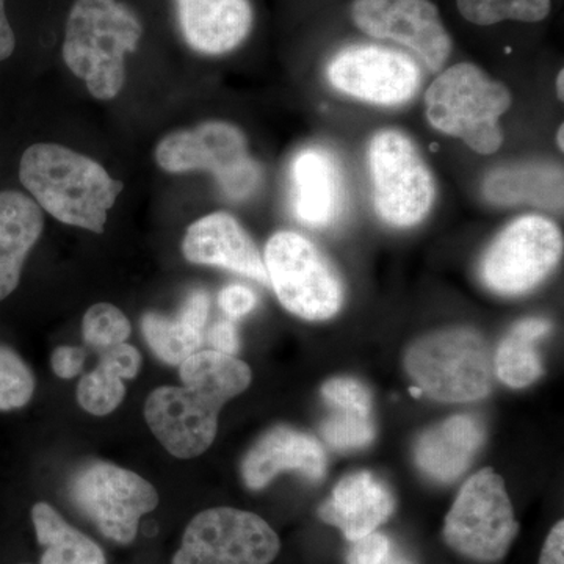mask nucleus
<instances>
[{"instance_id":"nucleus-40","label":"nucleus","mask_w":564,"mask_h":564,"mask_svg":"<svg viewBox=\"0 0 564 564\" xmlns=\"http://www.w3.org/2000/svg\"><path fill=\"white\" fill-rule=\"evenodd\" d=\"M564 126H560L558 132H556V144H558L560 150L563 151L564 148Z\"/></svg>"},{"instance_id":"nucleus-7","label":"nucleus","mask_w":564,"mask_h":564,"mask_svg":"<svg viewBox=\"0 0 564 564\" xmlns=\"http://www.w3.org/2000/svg\"><path fill=\"white\" fill-rule=\"evenodd\" d=\"M267 274L278 300L304 321H328L344 304V285L328 259L306 237L281 231L265 247Z\"/></svg>"},{"instance_id":"nucleus-12","label":"nucleus","mask_w":564,"mask_h":564,"mask_svg":"<svg viewBox=\"0 0 564 564\" xmlns=\"http://www.w3.org/2000/svg\"><path fill=\"white\" fill-rule=\"evenodd\" d=\"M70 497L102 534L121 544L135 540L141 516L159 505L154 486L109 463L84 467L70 484Z\"/></svg>"},{"instance_id":"nucleus-36","label":"nucleus","mask_w":564,"mask_h":564,"mask_svg":"<svg viewBox=\"0 0 564 564\" xmlns=\"http://www.w3.org/2000/svg\"><path fill=\"white\" fill-rule=\"evenodd\" d=\"M540 564H564V522L551 530L541 552Z\"/></svg>"},{"instance_id":"nucleus-3","label":"nucleus","mask_w":564,"mask_h":564,"mask_svg":"<svg viewBox=\"0 0 564 564\" xmlns=\"http://www.w3.org/2000/svg\"><path fill=\"white\" fill-rule=\"evenodd\" d=\"M143 25L120 0H76L63 41V61L96 99L117 98L126 80V55L137 50Z\"/></svg>"},{"instance_id":"nucleus-26","label":"nucleus","mask_w":564,"mask_h":564,"mask_svg":"<svg viewBox=\"0 0 564 564\" xmlns=\"http://www.w3.org/2000/svg\"><path fill=\"white\" fill-rule=\"evenodd\" d=\"M549 329L551 323L543 318H527L505 337L496 355L497 377L505 384L516 389L525 388L543 375V364L533 344L544 337Z\"/></svg>"},{"instance_id":"nucleus-24","label":"nucleus","mask_w":564,"mask_h":564,"mask_svg":"<svg viewBox=\"0 0 564 564\" xmlns=\"http://www.w3.org/2000/svg\"><path fill=\"white\" fill-rule=\"evenodd\" d=\"M562 170L547 166H511L491 173L485 182V195L496 204H536L562 206Z\"/></svg>"},{"instance_id":"nucleus-27","label":"nucleus","mask_w":564,"mask_h":564,"mask_svg":"<svg viewBox=\"0 0 564 564\" xmlns=\"http://www.w3.org/2000/svg\"><path fill=\"white\" fill-rule=\"evenodd\" d=\"M464 20L475 25L502 21L540 22L551 13V0H456Z\"/></svg>"},{"instance_id":"nucleus-31","label":"nucleus","mask_w":564,"mask_h":564,"mask_svg":"<svg viewBox=\"0 0 564 564\" xmlns=\"http://www.w3.org/2000/svg\"><path fill=\"white\" fill-rule=\"evenodd\" d=\"M99 364L118 375L121 380H133L140 372L141 356L135 347L124 343L101 350Z\"/></svg>"},{"instance_id":"nucleus-20","label":"nucleus","mask_w":564,"mask_h":564,"mask_svg":"<svg viewBox=\"0 0 564 564\" xmlns=\"http://www.w3.org/2000/svg\"><path fill=\"white\" fill-rule=\"evenodd\" d=\"M44 228L43 212L24 193L0 192V302L14 292Z\"/></svg>"},{"instance_id":"nucleus-17","label":"nucleus","mask_w":564,"mask_h":564,"mask_svg":"<svg viewBox=\"0 0 564 564\" xmlns=\"http://www.w3.org/2000/svg\"><path fill=\"white\" fill-rule=\"evenodd\" d=\"M284 470H299L310 480H322L326 455L321 443L311 434L276 426L263 434L242 463L243 481L250 489L265 488Z\"/></svg>"},{"instance_id":"nucleus-15","label":"nucleus","mask_w":564,"mask_h":564,"mask_svg":"<svg viewBox=\"0 0 564 564\" xmlns=\"http://www.w3.org/2000/svg\"><path fill=\"white\" fill-rule=\"evenodd\" d=\"M185 259L199 265L223 267L269 285L265 262L242 225L225 212L193 223L182 242Z\"/></svg>"},{"instance_id":"nucleus-4","label":"nucleus","mask_w":564,"mask_h":564,"mask_svg":"<svg viewBox=\"0 0 564 564\" xmlns=\"http://www.w3.org/2000/svg\"><path fill=\"white\" fill-rule=\"evenodd\" d=\"M426 120L436 131L463 140L481 155L503 143L500 117L511 107V93L473 63H456L425 93Z\"/></svg>"},{"instance_id":"nucleus-6","label":"nucleus","mask_w":564,"mask_h":564,"mask_svg":"<svg viewBox=\"0 0 564 564\" xmlns=\"http://www.w3.org/2000/svg\"><path fill=\"white\" fill-rule=\"evenodd\" d=\"M155 162L169 173L206 170L231 199H245L261 184V166L248 151L247 137L225 121L170 133L155 148Z\"/></svg>"},{"instance_id":"nucleus-11","label":"nucleus","mask_w":564,"mask_h":564,"mask_svg":"<svg viewBox=\"0 0 564 564\" xmlns=\"http://www.w3.org/2000/svg\"><path fill=\"white\" fill-rule=\"evenodd\" d=\"M281 543L258 514L212 508L192 519L173 564H270Z\"/></svg>"},{"instance_id":"nucleus-14","label":"nucleus","mask_w":564,"mask_h":564,"mask_svg":"<svg viewBox=\"0 0 564 564\" xmlns=\"http://www.w3.org/2000/svg\"><path fill=\"white\" fill-rule=\"evenodd\" d=\"M351 20L359 31L415 52L430 70H441L454 50L440 10L430 0H355Z\"/></svg>"},{"instance_id":"nucleus-39","label":"nucleus","mask_w":564,"mask_h":564,"mask_svg":"<svg viewBox=\"0 0 564 564\" xmlns=\"http://www.w3.org/2000/svg\"><path fill=\"white\" fill-rule=\"evenodd\" d=\"M564 73L563 69L560 70L558 77H556V93H558V98L563 101V95H564Z\"/></svg>"},{"instance_id":"nucleus-28","label":"nucleus","mask_w":564,"mask_h":564,"mask_svg":"<svg viewBox=\"0 0 564 564\" xmlns=\"http://www.w3.org/2000/svg\"><path fill=\"white\" fill-rule=\"evenodd\" d=\"M126 395L124 383L118 375L98 364L91 373L82 378L77 400L87 413L107 415L120 406Z\"/></svg>"},{"instance_id":"nucleus-29","label":"nucleus","mask_w":564,"mask_h":564,"mask_svg":"<svg viewBox=\"0 0 564 564\" xmlns=\"http://www.w3.org/2000/svg\"><path fill=\"white\" fill-rule=\"evenodd\" d=\"M35 378L21 356L0 345V411L20 410L31 402Z\"/></svg>"},{"instance_id":"nucleus-21","label":"nucleus","mask_w":564,"mask_h":564,"mask_svg":"<svg viewBox=\"0 0 564 564\" xmlns=\"http://www.w3.org/2000/svg\"><path fill=\"white\" fill-rule=\"evenodd\" d=\"M293 210L311 228L332 225L339 209V173L332 155L307 148L292 163Z\"/></svg>"},{"instance_id":"nucleus-9","label":"nucleus","mask_w":564,"mask_h":564,"mask_svg":"<svg viewBox=\"0 0 564 564\" xmlns=\"http://www.w3.org/2000/svg\"><path fill=\"white\" fill-rule=\"evenodd\" d=\"M518 532L502 477L492 469L466 481L444 524L445 543L467 558L486 563L503 558Z\"/></svg>"},{"instance_id":"nucleus-41","label":"nucleus","mask_w":564,"mask_h":564,"mask_svg":"<svg viewBox=\"0 0 564 564\" xmlns=\"http://www.w3.org/2000/svg\"><path fill=\"white\" fill-rule=\"evenodd\" d=\"M411 393H413V395H415V397L421 395V393H422L421 388L411 389Z\"/></svg>"},{"instance_id":"nucleus-1","label":"nucleus","mask_w":564,"mask_h":564,"mask_svg":"<svg viewBox=\"0 0 564 564\" xmlns=\"http://www.w3.org/2000/svg\"><path fill=\"white\" fill-rule=\"evenodd\" d=\"M182 388L163 386L148 397L144 417L173 456L191 459L210 447L226 402L247 391L251 370L232 355L193 352L181 362Z\"/></svg>"},{"instance_id":"nucleus-2","label":"nucleus","mask_w":564,"mask_h":564,"mask_svg":"<svg viewBox=\"0 0 564 564\" xmlns=\"http://www.w3.org/2000/svg\"><path fill=\"white\" fill-rule=\"evenodd\" d=\"M20 180L52 217L98 234L106 229L107 214L124 188L98 162L52 143L33 144L25 150Z\"/></svg>"},{"instance_id":"nucleus-16","label":"nucleus","mask_w":564,"mask_h":564,"mask_svg":"<svg viewBox=\"0 0 564 564\" xmlns=\"http://www.w3.org/2000/svg\"><path fill=\"white\" fill-rule=\"evenodd\" d=\"M176 11L182 36L203 55L237 50L254 24L250 0H176Z\"/></svg>"},{"instance_id":"nucleus-22","label":"nucleus","mask_w":564,"mask_h":564,"mask_svg":"<svg viewBox=\"0 0 564 564\" xmlns=\"http://www.w3.org/2000/svg\"><path fill=\"white\" fill-rule=\"evenodd\" d=\"M333 413L322 423V436L339 452L356 451L373 441L372 399L352 378H334L322 388Z\"/></svg>"},{"instance_id":"nucleus-13","label":"nucleus","mask_w":564,"mask_h":564,"mask_svg":"<svg viewBox=\"0 0 564 564\" xmlns=\"http://www.w3.org/2000/svg\"><path fill=\"white\" fill-rule=\"evenodd\" d=\"M326 74L337 91L375 106H403L422 84L421 69L413 58L403 52L366 44L337 52Z\"/></svg>"},{"instance_id":"nucleus-10","label":"nucleus","mask_w":564,"mask_h":564,"mask_svg":"<svg viewBox=\"0 0 564 564\" xmlns=\"http://www.w3.org/2000/svg\"><path fill=\"white\" fill-rule=\"evenodd\" d=\"M563 256V234L543 215L516 218L486 250L480 276L505 296L522 295L554 272Z\"/></svg>"},{"instance_id":"nucleus-37","label":"nucleus","mask_w":564,"mask_h":564,"mask_svg":"<svg viewBox=\"0 0 564 564\" xmlns=\"http://www.w3.org/2000/svg\"><path fill=\"white\" fill-rule=\"evenodd\" d=\"M14 46H17V40H14L13 29L10 28V22L7 20L6 3L0 0V62L13 54Z\"/></svg>"},{"instance_id":"nucleus-18","label":"nucleus","mask_w":564,"mask_h":564,"mask_svg":"<svg viewBox=\"0 0 564 564\" xmlns=\"http://www.w3.org/2000/svg\"><path fill=\"white\" fill-rule=\"evenodd\" d=\"M395 508L388 486L370 473L344 477L334 488L318 516L326 524L337 527L348 541H356L384 524Z\"/></svg>"},{"instance_id":"nucleus-32","label":"nucleus","mask_w":564,"mask_h":564,"mask_svg":"<svg viewBox=\"0 0 564 564\" xmlns=\"http://www.w3.org/2000/svg\"><path fill=\"white\" fill-rule=\"evenodd\" d=\"M351 543L348 564H383L391 554V541L383 533L372 532Z\"/></svg>"},{"instance_id":"nucleus-5","label":"nucleus","mask_w":564,"mask_h":564,"mask_svg":"<svg viewBox=\"0 0 564 564\" xmlns=\"http://www.w3.org/2000/svg\"><path fill=\"white\" fill-rule=\"evenodd\" d=\"M406 370L434 400L474 402L491 391L488 345L474 329H444L411 345Z\"/></svg>"},{"instance_id":"nucleus-8","label":"nucleus","mask_w":564,"mask_h":564,"mask_svg":"<svg viewBox=\"0 0 564 564\" xmlns=\"http://www.w3.org/2000/svg\"><path fill=\"white\" fill-rule=\"evenodd\" d=\"M373 206L392 228L419 225L434 203V180L410 137L393 129L375 133L367 150Z\"/></svg>"},{"instance_id":"nucleus-30","label":"nucleus","mask_w":564,"mask_h":564,"mask_svg":"<svg viewBox=\"0 0 564 564\" xmlns=\"http://www.w3.org/2000/svg\"><path fill=\"white\" fill-rule=\"evenodd\" d=\"M131 332L128 317L109 303L91 306L82 322L85 343L98 350L124 344L131 336Z\"/></svg>"},{"instance_id":"nucleus-23","label":"nucleus","mask_w":564,"mask_h":564,"mask_svg":"<svg viewBox=\"0 0 564 564\" xmlns=\"http://www.w3.org/2000/svg\"><path fill=\"white\" fill-rule=\"evenodd\" d=\"M209 311V293L193 291L176 317L170 318L158 313L144 315L141 321L144 339L163 362L181 366L182 361L202 347Z\"/></svg>"},{"instance_id":"nucleus-35","label":"nucleus","mask_w":564,"mask_h":564,"mask_svg":"<svg viewBox=\"0 0 564 564\" xmlns=\"http://www.w3.org/2000/svg\"><path fill=\"white\" fill-rule=\"evenodd\" d=\"M209 343L215 351L234 356L240 347L239 334L234 323L229 321L215 323L209 332Z\"/></svg>"},{"instance_id":"nucleus-25","label":"nucleus","mask_w":564,"mask_h":564,"mask_svg":"<svg viewBox=\"0 0 564 564\" xmlns=\"http://www.w3.org/2000/svg\"><path fill=\"white\" fill-rule=\"evenodd\" d=\"M36 538L44 547L41 564H107L102 549L87 534L70 527L51 505L32 508Z\"/></svg>"},{"instance_id":"nucleus-33","label":"nucleus","mask_w":564,"mask_h":564,"mask_svg":"<svg viewBox=\"0 0 564 564\" xmlns=\"http://www.w3.org/2000/svg\"><path fill=\"white\" fill-rule=\"evenodd\" d=\"M218 304L229 317L240 318L254 310L258 296L245 285L234 284L223 289L218 295Z\"/></svg>"},{"instance_id":"nucleus-34","label":"nucleus","mask_w":564,"mask_h":564,"mask_svg":"<svg viewBox=\"0 0 564 564\" xmlns=\"http://www.w3.org/2000/svg\"><path fill=\"white\" fill-rule=\"evenodd\" d=\"M85 351L77 347L55 348L51 356V366L54 373L63 380L77 377L84 369Z\"/></svg>"},{"instance_id":"nucleus-38","label":"nucleus","mask_w":564,"mask_h":564,"mask_svg":"<svg viewBox=\"0 0 564 564\" xmlns=\"http://www.w3.org/2000/svg\"><path fill=\"white\" fill-rule=\"evenodd\" d=\"M383 564H413L410 562V560L406 558V556L400 555V554H389L388 558H386V562Z\"/></svg>"},{"instance_id":"nucleus-19","label":"nucleus","mask_w":564,"mask_h":564,"mask_svg":"<svg viewBox=\"0 0 564 564\" xmlns=\"http://www.w3.org/2000/svg\"><path fill=\"white\" fill-rule=\"evenodd\" d=\"M485 443V430L470 415H455L423 433L415 445V463L441 484L454 481L469 467Z\"/></svg>"}]
</instances>
